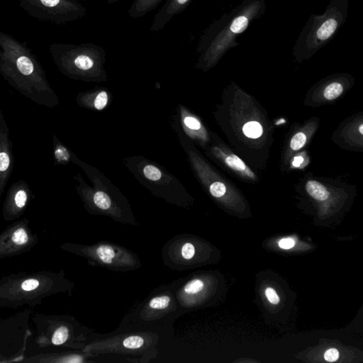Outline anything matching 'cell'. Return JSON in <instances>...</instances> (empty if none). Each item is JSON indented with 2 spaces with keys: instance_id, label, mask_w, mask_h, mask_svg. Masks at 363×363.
<instances>
[{
  "instance_id": "44dd1931",
  "label": "cell",
  "mask_w": 363,
  "mask_h": 363,
  "mask_svg": "<svg viewBox=\"0 0 363 363\" xmlns=\"http://www.w3.org/2000/svg\"><path fill=\"white\" fill-rule=\"evenodd\" d=\"M15 204L19 208H23L27 201V195L25 190H20L15 198Z\"/></svg>"
},
{
  "instance_id": "6da1fadb",
  "label": "cell",
  "mask_w": 363,
  "mask_h": 363,
  "mask_svg": "<svg viewBox=\"0 0 363 363\" xmlns=\"http://www.w3.org/2000/svg\"><path fill=\"white\" fill-rule=\"evenodd\" d=\"M266 9V0H244L212 22L199 40L196 68L207 71L215 66L229 50L239 45L240 36L262 18Z\"/></svg>"
},
{
  "instance_id": "8992f818",
  "label": "cell",
  "mask_w": 363,
  "mask_h": 363,
  "mask_svg": "<svg viewBox=\"0 0 363 363\" xmlns=\"http://www.w3.org/2000/svg\"><path fill=\"white\" fill-rule=\"evenodd\" d=\"M49 49L58 66L72 78L88 83L109 80L105 69L107 52L102 46L92 43H54L50 45Z\"/></svg>"
},
{
  "instance_id": "8fae6325",
  "label": "cell",
  "mask_w": 363,
  "mask_h": 363,
  "mask_svg": "<svg viewBox=\"0 0 363 363\" xmlns=\"http://www.w3.org/2000/svg\"><path fill=\"white\" fill-rule=\"evenodd\" d=\"M173 126L179 128L181 132L193 143L203 144L208 140L206 130L198 116L190 112L183 104L178 105Z\"/></svg>"
},
{
  "instance_id": "5b68a950",
  "label": "cell",
  "mask_w": 363,
  "mask_h": 363,
  "mask_svg": "<svg viewBox=\"0 0 363 363\" xmlns=\"http://www.w3.org/2000/svg\"><path fill=\"white\" fill-rule=\"evenodd\" d=\"M122 162L135 179L154 196L187 210L193 205L194 200L184 185L157 162L142 155L124 157Z\"/></svg>"
},
{
  "instance_id": "f546056e",
  "label": "cell",
  "mask_w": 363,
  "mask_h": 363,
  "mask_svg": "<svg viewBox=\"0 0 363 363\" xmlns=\"http://www.w3.org/2000/svg\"><path fill=\"white\" fill-rule=\"evenodd\" d=\"M359 133H360V134H363V125L361 124L360 126H359Z\"/></svg>"
},
{
  "instance_id": "30bf717a",
  "label": "cell",
  "mask_w": 363,
  "mask_h": 363,
  "mask_svg": "<svg viewBox=\"0 0 363 363\" xmlns=\"http://www.w3.org/2000/svg\"><path fill=\"white\" fill-rule=\"evenodd\" d=\"M200 243L188 234L174 236L162 248L161 258L167 268L183 272L196 268L201 261Z\"/></svg>"
},
{
  "instance_id": "7a4b0ae2",
  "label": "cell",
  "mask_w": 363,
  "mask_h": 363,
  "mask_svg": "<svg viewBox=\"0 0 363 363\" xmlns=\"http://www.w3.org/2000/svg\"><path fill=\"white\" fill-rule=\"evenodd\" d=\"M91 182L87 185L79 175L78 193L87 212L92 215L104 216L124 225L140 227L128 200L119 188L93 166L76 160Z\"/></svg>"
},
{
  "instance_id": "ac0fdd59",
  "label": "cell",
  "mask_w": 363,
  "mask_h": 363,
  "mask_svg": "<svg viewBox=\"0 0 363 363\" xmlns=\"http://www.w3.org/2000/svg\"><path fill=\"white\" fill-rule=\"evenodd\" d=\"M342 91H343V87H342V84L338 82H334V83L329 84L326 87L323 92V96L328 100H332V99H336L341 95Z\"/></svg>"
},
{
  "instance_id": "2e32d148",
  "label": "cell",
  "mask_w": 363,
  "mask_h": 363,
  "mask_svg": "<svg viewBox=\"0 0 363 363\" xmlns=\"http://www.w3.org/2000/svg\"><path fill=\"white\" fill-rule=\"evenodd\" d=\"M71 335L70 327L62 326L55 331L51 340L54 345H61L69 341Z\"/></svg>"
},
{
  "instance_id": "d6986e66",
  "label": "cell",
  "mask_w": 363,
  "mask_h": 363,
  "mask_svg": "<svg viewBox=\"0 0 363 363\" xmlns=\"http://www.w3.org/2000/svg\"><path fill=\"white\" fill-rule=\"evenodd\" d=\"M306 142V136L304 133H298L294 135L293 138H292L290 143V147L292 150H300Z\"/></svg>"
},
{
  "instance_id": "ffe728a7",
  "label": "cell",
  "mask_w": 363,
  "mask_h": 363,
  "mask_svg": "<svg viewBox=\"0 0 363 363\" xmlns=\"http://www.w3.org/2000/svg\"><path fill=\"white\" fill-rule=\"evenodd\" d=\"M14 242L17 245H23L27 244L29 241L28 235H27V231L24 229H17L14 233L13 236Z\"/></svg>"
},
{
  "instance_id": "f1b7e54d",
  "label": "cell",
  "mask_w": 363,
  "mask_h": 363,
  "mask_svg": "<svg viewBox=\"0 0 363 363\" xmlns=\"http://www.w3.org/2000/svg\"><path fill=\"white\" fill-rule=\"evenodd\" d=\"M120 0H107V5H112L119 2Z\"/></svg>"
},
{
  "instance_id": "5bb4252c",
  "label": "cell",
  "mask_w": 363,
  "mask_h": 363,
  "mask_svg": "<svg viewBox=\"0 0 363 363\" xmlns=\"http://www.w3.org/2000/svg\"><path fill=\"white\" fill-rule=\"evenodd\" d=\"M163 0H133L128 10V16L133 19L141 18L155 10Z\"/></svg>"
},
{
  "instance_id": "9a60e30c",
  "label": "cell",
  "mask_w": 363,
  "mask_h": 363,
  "mask_svg": "<svg viewBox=\"0 0 363 363\" xmlns=\"http://www.w3.org/2000/svg\"><path fill=\"white\" fill-rule=\"evenodd\" d=\"M306 192L310 196L318 201H325L329 197L328 190L317 181L309 180L306 185Z\"/></svg>"
},
{
  "instance_id": "d4e9b609",
  "label": "cell",
  "mask_w": 363,
  "mask_h": 363,
  "mask_svg": "<svg viewBox=\"0 0 363 363\" xmlns=\"http://www.w3.org/2000/svg\"><path fill=\"white\" fill-rule=\"evenodd\" d=\"M10 165V158L9 155L5 152L0 153V171L5 172L8 169Z\"/></svg>"
},
{
  "instance_id": "83f0119b",
  "label": "cell",
  "mask_w": 363,
  "mask_h": 363,
  "mask_svg": "<svg viewBox=\"0 0 363 363\" xmlns=\"http://www.w3.org/2000/svg\"><path fill=\"white\" fill-rule=\"evenodd\" d=\"M303 161H304V158H303L302 157H296L294 159L292 164H293V166H294V167H299V166L301 165V164L302 163Z\"/></svg>"
},
{
  "instance_id": "4316f807",
  "label": "cell",
  "mask_w": 363,
  "mask_h": 363,
  "mask_svg": "<svg viewBox=\"0 0 363 363\" xmlns=\"http://www.w3.org/2000/svg\"><path fill=\"white\" fill-rule=\"evenodd\" d=\"M278 244L282 249L289 250L294 247V245H295V241L293 239H290V238H287V239L280 240Z\"/></svg>"
},
{
  "instance_id": "277c9868",
  "label": "cell",
  "mask_w": 363,
  "mask_h": 363,
  "mask_svg": "<svg viewBox=\"0 0 363 363\" xmlns=\"http://www.w3.org/2000/svg\"><path fill=\"white\" fill-rule=\"evenodd\" d=\"M165 333L150 330H128L107 334L96 333L83 348V352L95 357L116 355L128 361L148 363L156 358Z\"/></svg>"
},
{
  "instance_id": "52a82bcc",
  "label": "cell",
  "mask_w": 363,
  "mask_h": 363,
  "mask_svg": "<svg viewBox=\"0 0 363 363\" xmlns=\"http://www.w3.org/2000/svg\"><path fill=\"white\" fill-rule=\"evenodd\" d=\"M349 0H330L324 13L311 15L293 47L297 61L312 57L333 39L346 22Z\"/></svg>"
},
{
  "instance_id": "7c38bea8",
  "label": "cell",
  "mask_w": 363,
  "mask_h": 363,
  "mask_svg": "<svg viewBox=\"0 0 363 363\" xmlns=\"http://www.w3.org/2000/svg\"><path fill=\"white\" fill-rule=\"evenodd\" d=\"M193 0H167L154 17L150 31L160 32L174 17L188 8Z\"/></svg>"
},
{
  "instance_id": "e0dca14e",
  "label": "cell",
  "mask_w": 363,
  "mask_h": 363,
  "mask_svg": "<svg viewBox=\"0 0 363 363\" xmlns=\"http://www.w3.org/2000/svg\"><path fill=\"white\" fill-rule=\"evenodd\" d=\"M243 131L248 138H258L263 134V130L259 123L251 121L244 125Z\"/></svg>"
},
{
  "instance_id": "9c48e42d",
  "label": "cell",
  "mask_w": 363,
  "mask_h": 363,
  "mask_svg": "<svg viewBox=\"0 0 363 363\" xmlns=\"http://www.w3.org/2000/svg\"><path fill=\"white\" fill-rule=\"evenodd\" d=\"M22 10L39 21L57 25L81 20L87 9L78 0H17Z\"/></svg>"
},
{
  "instance_id": "484cf974",
  "label": "cell",
  "mask_w": 363,
  "mask_h": 363,
  "mask_svg": "<svg viewBox=\"0 0 363 363\" xmlns=\"http://www.w3.org/2000/svg\"><path fill=\"white\" fill-rule=\"evenodd\" d=\"M39 286V281L35 280V279H31V280L25 281V282L22 283V287L24 290L32 291L38 288Z\"/></svg>"
},
{
  "instance_id": "4fadbf2b",
  "label": "cell",
  "mask_w": 363,
  "mask_h": 363,
  "mask_svg": "<svg viewBox=\"0 0 363 363\" xmlns=\"http://www.w3.org/2000/svg\"><path fill=\"white\" fill-rule=\"evenodd\" d=\"M78 103L85 109L102 112L112 101V93L105 87H95L79 95Z\"/></svg>"
},
{
  "instance_id": "ba28073f",
  "label": "cell",
  "mask_w": 363,
  "mask_h": 363,
  "mask_svg": "<svg viewBox=\"0 0 363 363\" xmlns=\"http://www.w3.org/2000/svg\"><path fill=\"white\" fill-rule=\"evenodd\" d=\"M70 250L83 257L92 266L115 272L134 271L141 268L139 257L134 252L114 243L99 241L91 245H70Z\"/></svg>"
},
{
  "instance_id": "3957f363",
  "label": "cell",
  "mask_w": 363,
  "mask_h": 363,
  "mask_svg": "<svg viewBox=\"0 0 363 363\" xmlns=\"http://www.w3.org/2000/svg\"><path fill=\"white\" fill-rule=\"evenodd\" d=\"M181 316L172 282L154 289L144 300L133 306L113 332L150 330L167 335V330Z\"/></svg>"
},
{
  "instance_id": "603a6c76",
  "label": "cell",
  "mask_w": 363,
  "mask_h": 363,
  "mask_svg": "<svg viewBox=\"0 0 363 363\" xmlns=\"http://www.w3.org/2000/svg\"><path fill=\"white\" fill-rule=\"evenodd\" d=\"M56 157L61 162H68L69 160L70 155L66 148L61 146L56 149Z\"/></svg>"
},
{
  "instance_id": "7402d4cb",
  "label": "cell",
  "mask_w": 363,
  "mask_h": 363,
  "mask_svg": "<svg viewBox=\"0 0 363 363\" xmlns=\"http://www.w3.org/2000/svg\"><path fill=\"white\" fill-rule=\"evenodd\" d=\"M265 295L268 298V301L272 304H277L280 302V297L275 289L268 287L265 290Z\"/></svg>"
},
{
  "instance_id": "cb8c5ba5",
  "label": "cell",
  "mask_w": 363,
  "mask_h": 363,
  "mask_svg": "<svg viewBox=\"0 0 363 363\" xmlns=\"http://www.w3.org/2000/svg\"><path fill=\"white\" fill-rule=\"evenodd\" d=\"M339 357V352L337 349L330 348L325 352L324 359L327 362H335Z\"/></svg>"
}]
</instances>
